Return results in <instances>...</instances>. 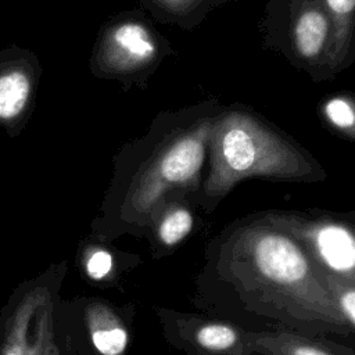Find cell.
<instances>
[{
    "label": "cell",
    "instance_id": "cell-1",
    "mask_svg": "<svg viewBox=\"0 0 355 355\" xmlns=\"http://www.w3.org/2000/svg\"><path fill=\"white\" fill-rule=\"evenodd\" d=\"M219 266L245 300L273 316L322 331H352L338 311L330 276L270 215L236 229L222 247Z\"/></svg>",
    "mask_w": 355,
    "mask_h": 355
},
{
    "label": "cell",
    "instance_id": "cell-2",
    "mask_svg": "<svg viewBox=\"0 0 355 355\" xmlns=\"http://www.w3.org/2000/svg\"><path fill=\"white\" fill-rule=\"evenodd\" d=\"M201 110L166 115L165 123L157 122L139 141L133 151V172L122 175L128 178L121 204L122 220L150 226L168 196L198 189L218 107L211 104L204 112Z\"/></svg>",
    "mask_w": 355,
    "mask_h": 355
},
{
    "label": "cell",
    "instance_id": "cell-3",
    "mask_svg": "<svg viewBox=\"0 0 355 355\" xmlns=\"http://www.w3.org/2000/svg\"><path fill=\"white\" fill-rule=\"evenodd\" d=\"M208 154L209 171L201 187L205 205H215L247 178L287 182L324 178V171L304 148L259 115L243 108L218 112Z\"/></svg>",
    "mask_w": 355,
    "mask_h": 355
},
{
    "label": "cell",
    "instance_id": "cell-4",
    "mask_svg": "<svg viewBox=\"0 0 355 355\" xmlns=\"http://www.w3.org/2000/svg\"><path fill=\"white\" fill-rule=\"evenodd\" d=\"M266 37L293 64L324 79L330 72L331 22L323 0H272Z\"/></svg>",
    "mask_w": 355,
    "mask_h": 355
},
{
    "label": "cell",
    "instance_id": "cell-5",
    "mask_svg": "<svg viewBox=\"0 0 355 355\" xmlns=\"http://www.w3.org/2000/svg\"><path fill=\"white\" fill-rule=\"evenodd\" d=\"M270 216L301 243L327 276L355 283V239L352 230L344 222L282 214Z\"/></svg>",
    "mask_w": 355,
    "mask_h": 355
},
{
    "label": "cell",
    "instance_id": "cell-6",
    "mask_svg": "<svg viewBox=\"0 0 355 355\" xmlns=\"http://www.w3.org/2000/svg\"><path fill=\"white\" fill-rule=\"evenodd\" d=\"M64 269L65 263L51 265L12 290L0 309V355H31L36 315L57 294Z\"/></svg>",
    "mask_w": 355,
    "mask_h": 355
},
{
    "label": "cell",
    "instance_id": "cell-7",
    "mask_svg": "<svg viewBox=\"0 0 355 355\" xmlns=\"http://www.w3.org/2000/svg\"><path fill=\"white\" fill-rule=\"evenodd\" d=\"M93 64L98 75L122 76L141 73L161 57L157 33L141 18L123 17L104 29L98 37Z\"/></svg>",
    "mask_w": 355,
    "mask_h": 355
},
{
    "label": "cell",
    "instance_id": "cell-8",
    "mask_svg": "<svg viewBox=\"0 0 355 355\" xmlns=\"http://www.w3.org/2000/svg\"><path fill=\"white\" fill-rule=\"evenodd\" d=\"M244 352L259 355H354L340 344L318 341L293 331H248L243 334Z\"/></svg>",
    "mask_w": 355,
    "mask_h": 355
},
{
    "label": "cell",
    "instance_id": "cell-9",
    "mask_svg": "<svg viewBox=\"0 0 355 355\" xmlns=\"http://www.w3.org/2000/svg\"><path fill=\"white\" fill-rule=\"evenodd\" d=\"M182 341L204 355H234L244 352L243 331L220 320H204L193 316L176 322Z\"/></svg>",
    "mask_w": 355,
    "mask_h": 355
},
{
    "label": "cell",
    "instance_id": "cell-10",
    "mask_svg": "<svg viewBox=\"0 0 355 355\" xmlns=\"http://www.w3.org/2000/svg\"><path fill=\"white\" fill-rule=\"evenodd\" d=\"M83 322L92 345L100 355H125L129 330L121 316L105 302L90 301L83 311Z\"/></svg>",
    "mask_w": 355,
    "mask_h": 355
},
{
    "label": "cell",
    "instance_id": "cell-11",
    "mask_svg": "<svg viewBox=\"0 0 355 355\" xmlns=\"http://www.w3.org/2000/svg\"><path fill=\"white\" fill-rule=\"evenodd\" d=\"M33 93V75L28 65L0 67V123L18 119Z\"/></svg>",
    "mask_w": 355,
    "mask_h": 355
},
{
    "label": "cell",
    "instance_id": "cell-12",
    "mask_svg": "<svg viewBox=\"0 0 355 355\" xmlns=\"http://www.w3.org/2000/svg\"><path fill=\"white\" fill-rule=\"evenodd\" d=\"M153 223L158 241L165 247H175L189 236L194 218L187 207L164 202L150 225Z\"/></svg>",
    "mask_w": 355,
    "mask_h": 355
},
{
    "label": "cell",
    "instance_id": "cell-13",
    "mask_svg": "<svg viewBox=\"0 0 355 355\" xmlns=\"http://www.w3.org/2000/svg\"><path fill=\"white\" fill-rule=\"evenodd\" d=\"M55 295L47 300L39 309L35 324L31 355H61L54 336L53 309Z\"/></svg>",
    "mask_w": 355,
    "mask_h": 355
},
{
    "label": "cell",
    "instance_id": "cell-14",
    "mask_svg": "<svg viewBox=\"0 0 355 355\" xmlns=\"http://www.w3.org/2000/svg\"><path fill=\"white\" fill-rule=\"evenodd\" d=\"M323 114L331 126L348 133L349 137H354V125H355V111L352 101L345 96H336L329 98L323 105Z\"/></svg>",
    "mask_w": 355,
    "mask_h": 355
},
{
    "label": "cell",
    "instance_id": "cell-15",
    "mask_svg": "<svg viewBox=\"0 0 355 355\" xmlns=\"http://www.w3.org/2000/svg\"><path fill=\"white\" fill-rule=\"evenodd\" d=\"M82 265L85 273L93 280H101L111 273L114 266L112 255L104 248L89 247L82 257Z\"/></svg>",
    "mask_w": 355,
    "mask_h": 355
},
{
    "label": "cell",
    "instance_id": "cell-16",
    "mask_svg": "<svg viewBox=\"0 0 355 355\" xmlns=\"http://www.w3.org/2000/svg\"><path fill=\"white\" fill-rule=\"evenodd\" d=\"M153 10L161 11L165 19H173L178 22V17L187 18L201 4L202 0H144Z\"/></svg>",
    "mask_w": 355,
    "mask_h": 355
},
{
    "label": "cell",
    "instance_id": "cell-17",
    "mask_svg": "<svg viewBox=\"0 0 355 355\" xmlns=\"http://www.w3.org/2000/svg\"><path fill=\"white\" fill-rule=\"evenodd\" d=\"M234 355H245V352H240V354H234Z\"/></svg>",
    "mask_w": 355,
    "mask_h": 355
}]
</instances>
